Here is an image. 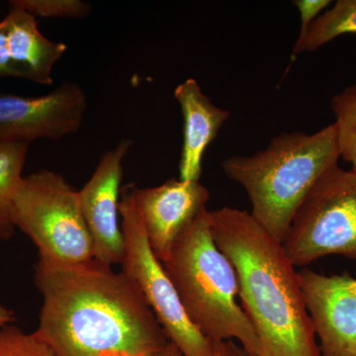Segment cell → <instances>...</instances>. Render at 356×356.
<instances>
[{
    "mask_svg": "<svg viewBox=\"0 0 356 356\" xmlns=\"http://www.w3.org/2000/svg\"><path fill=\"white\" fill-rule=\"evenodd\" d=\"M248 356V355H247Z\"/></svg>",
    "mask_w": 356,
    "mask_h": 356,
    "instance_id": "23",
    "label": "cell"
},
{
    "mask_svg": "<svg viewBox=\"0 0 356 356\" xmlns=\"http://www.w3.org/2000/svg\"><path fill=\"white\" fill-rule=\"evenodd\" d=\"M356 33V0H337L332 8L312 23L305 36L296 41L292 50V60L305 51H315L346 34Z\"/></svg>",
    "mask_w": 356,
    "mask_h": 356,
    "instance_id": "14",
    "label": "cell"
},
{
    "mask_svg": "<svg viewBox=\"0 0 356 356\" xmlns=\"http://www.w3.org/2000/svg\"><path fill=\"white\" fill-rule=\"evenodd\" d=\"M298 275L322 356H356V278L307 267Z\"/></svg>",
    "mask_w": 356,
    "mask_h": 356,
    "instance_id": "10",
    "label": "cell"
},
{
    "mask_svg": "<svg viewBox=\"0 0 356 356\" xmlns=\"http://www.w3.org/2000/svg\"><path fill=\"white\" fill-rule=\"evenodd\" d=\"M339 158L332 123L314 134H280L261 151L225 159L222 168L247 192L255 221L282 243L304 199Z\"/></svg>",
    "mask_w": 356,
    "mask_h": 356,
    "instance_id": "3",
    "label": "cell"
},
{
    "mask_svg": "<svg viewBox=\"0 0 356 356\" xmlns=\"http://www.w3.org/2000/svg\"><path fill=\"white\" fill-rule=\"evenodd\" d=\"M15 321V314L6 307L0 305V327L9 325Z\"/></svg>",
    "mask_w": 356,
    "mask_h": 356,
    "instance_id": "22",
    "label": "cell"
},
{
    "mask_svg": "<svg viewBox=\"0 0 356 356\" xmlns=\"http://www.w3.org/2000/svg\"><path fill=\"white\" fill-rule=\"evenodd\" d=\"M13 219L38 248L40 261L76 266L95 259L79 191L57 172L43 170L23 178Z\"/></svg>",
    "mask_w": 356,
    "mask_h": 356,
    "instance_id": "5",
    "label": "cell"
},
{
    "mask_svg": "<svg viewBox=\"0 0 356 356\" xmlns=\"http://www.w3.org/2000/svg\"><path fill=\"white\" fill-rule=\"evenodd\" d=\"M213 356H247L243 348H238L233 341H217L213 343Z\"/></svg>",
    "mask_w": 356,
    "mask_h": 356,
    "instance_id": "20",
    "label": "cell"
},
{
    "mask_svg": "<svg viewBox=\"0 0 356 356\" xmlns=\"http://www.w3.org/2000/svg\"><path fill=\"white\" fill-rule=\"evenodd\" d=\"M0 356H56L36 334H26L13 325L0 327Z\"/></svg>",
    "mask_w": 356,
    "mask_h": 356,
    "instance_id": "16",
    "label": "cell"
},
{
    "mask_svg": "<svg viewBox=\"0 0 356 356\" xmlns=\"http://www.w3.org/2000/svg\"><path fill=\"white\" fill-rule=\"evenodd\" d=\"M124 255L122 273L137 285L168 341L185 356H213L212 341L198 331L185 313L165 266L154 254L133 194V184L122 191L120 200Z\"/></svg>",
    "mask_w": 356,
    "mask_h": 356,
    "instance_id": "7",
    "label": "cell"
},
{
    "mask_svg": "<svg viewBox=\"0 0 356 356\" xmlns=\"http://www.w3.org/2000/svg\"><path fill=\"white\" fill-rule=\"evenodd\" d=\"M35 284L43 305L34 334L56 356H153L170 341L137 285L96 259H39Z\"/></svg>",
    "mask_w": 356,
    "mask_h": 356,
    "instance_id": "1",
    "label": "cell"
},
{
    "mask_svg": "<svg viewBox=\"0 0 356 356\" xmlns=\"http://www.w3.org/2000/svg\"><path fill=\"white\" fill-rule=\"evenodd\" d=\"M9 4L35 17L84 18L91 13V6L81 0H13Z\"/></svg>",
    "mask_w": 356,
    "mask_h": 356,
    "instance_id": "17",
    "label": "cell"
},
{
    "mask_svg": "<svg viewBox=\"0 0 356 356\" xmlns=\"http://www.w3.org/2000/svg\"><path fill=\"white\" fill-rule=\"evenodd\" d=\"M136 204L147 240L159 261H168L172 248L206 209L210 193L199 181L170 179L156 187L140 189L133 185Z\"/></svg>",
    "mask_w": 356,
    "mask_h": 356,
    "instance_id": "11",
    "label": "cell"
},
{
    "mask_svg": "<svg viewBox=\"0 0 356 356\" xmlns=\"http://www.w3.org/2000/svg\"><path fill=\"white\" fill-rule=\"evenodd\" d=\"M282 245L295 267L332 254L356 261V170L337 165L318 180Z\"/></svg>",
    "mask_w": 356,
    "mask_h": 356,
    "instance_id": "6",
    "label": "cell"
},
{
    "mask_svg": "<svg viewBox=\"0 0 356 356\" xmlns=\"http://www.w3.org/2000/svg\"><path fill=\"white\" fill-rule=\"evenodd\" d=\"M339 156L356 170V83L332 98Z\"/></svg>",
    "mask_w": 356,
    "mask_h": 356,
    "instance_id": "15",
    "label": "cell"
},
{
    "mask_svg": "<svg viewBox=\"0 0 356 356\" xmlns=\"http://www.w3.org/2000/svg\"><path fill=\"white\" fill-rule=\"evenodd\" d=\"M28 143H0V240L13 238L16 227L13 219L14 199L19 191Z\"/></svg>",
    "mask_w": 356,
    "mask_h": 356,
    "instance_id": "13",
    "label": "cell"
},
{
    "mask_svg": "<svg viewBox=\"0 0 356 356\" xmlns=\"http://www.w3.org/2000/svg\"><path fill=\"white\" fill-rule=\"evenodd\" d=\"M133 140L123 139L103 154L95 172L79 191V205L93 243L95 259L107 264H120L124 238L120 216V188L123 161Z\"/></svg>",
    "mask_w": 356,
    "mask_h": 356,
    "instance_id": "9",
    "label": "cell"
},
{
    "mask_svg": "<svg viewBox=\"0 0 356 356\" xmlns=\"http://www.w3.org/2000/svg\"><path fill=\"white\" fill-rule=\"evenodd\" d=\"M331 0H294L293 1V4L298 9L300 20H301L299 36L296 41L303 39L312 23L317 19L321 13L331 6Z\"/></svg>",
    "mask_w": 356,
    "mask_h": 356,
    "instance_id": "18",
    "label": "cell"
},
{
    "mask_svg": "<svg viewBox=\"0 0 356 356\" xmlns=\"http://www.w3.org/2000/svg\"><path fill=\"white\" fill-rule=\"evenodd\" d=\"M0 76L14 77V70L6 47V36L0 21Z\"/></svg>",
    "mask_w": 356,
    "mask_h": 356,
    "instance_id": "19",
    "label": "cell"
},
{
    "mask_svg": "<svg viewBox=\"0 0 356 356\" xmlns=\"http://www.w3.org/2000/svg\"><path fill=\"white\" fill-rule=\"evenodd\" d=\"M163 266L185 313L212 343L238 339L248 356H259V337L236 303L235 268L217 247L206 208L180 236Z\"/></svg>",
    "mask_w": 356,
    "mask_h": 356,
    "instance_id": "4",
    "label": "cell"
},
{
    "mask_svg": "<svg viewBox=\"0 0 356 356\" xmlns=\"http://www.w3.org/2000/svg\"><path fill=\"white\" fill-rule=\"evenodd\" d=\"M88 105L76 83L60 84L36 97L0 95V143L62 139L79 131Z\"/></svg>",
    "mask_w": 356,
    "mask_h": 356,
    "instance_id": "8",
    "label": "cell"
},
{
    "mask_svg": "<svg viewBox=\"0 0 356 356\" xmlns=\"http://www.w3.org/2000/svg\"><path fill=\"white\" fill-rule=\"evenodd\" d=\"M209 214L215 243L235 268L259 356H322L298 273L282 243L248 211L222 207Z\"/></svg>",
    "mask_w": 356,
    "mask_h": 356,
    "instance_id": "2",
    "label": "cell"
},
{
    "mask_svg": "<svg viewBox=\"0 0 356 356\" xmlns=\"http://www.w3.org/2000/svg\"><path fill=\"white\" fill-rule=\"evenodd\" d=\"M173 95L181 108L184 120L179 179L199 181L206 149L216 139L231 115L211 102L195 79H188L178 84Z\"/></svg>",
    "mask_w": 356,
    "mask_h": 356,
    "instance_id": "12",
    "label": "cell"
},
{
    "mask_svg": "<svg viewBox=\"0 0 356 356\" xmlns=\"http://www.w3.org/2000/svg\"><path fill=\"white\" fill-rule=\"evenodd\" d=\"M153 356H185L184 353L180 351L179 348L175 346V343H172V341H168V344L163 348V350H159V353H156V355Z\"/></svg>",
    "mask_w": 356,
    "mask_h": 356,
    "instance_id": "21",
    "label": "cell"
}]
</instances>
